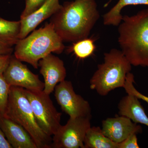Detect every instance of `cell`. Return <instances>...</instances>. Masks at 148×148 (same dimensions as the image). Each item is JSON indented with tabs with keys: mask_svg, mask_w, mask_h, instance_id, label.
Returning a JSON list of instances; mask_svg holds the SVG:
<instances>
[{
	"mask_svg": "<svg viewBox=\"0 0 148 148\" xmlns=\"http://www.w3.org/2000/svg\"><path fill=\"white\" fill-rule=\"evenodd\" d=\"M135 83L134 75L130 72L127 74L126 77V81L124 87L125 91L127 93H132L140 100H143L148 104V96L143 95L136 89L134 86Z\"/></svg>",
	"mask_w": 148,
	"mask_h": 148,
	"instance_id": "cell-20",
	"label": "cell"
},
{
	"mask_svg": "<svg viewBox=\"0 0 148 148\" xmlns=\"http://www.w3.org/2000/svg\"><path fill=\"white\" fill-rule=\"evenodd\" d=\"M104 62L99 64L90 80V88L106 96L118 88H124L132 65L121 50L112 49L104 54Z\"/></svg>",
	"mask_w": 148,
	"mask_h": 148,
	"instance_id": "cell-4",
	"label": "cell"
},
{
	"mask_svg": "<svg viewBox=\"0 0 148 148\" xmlns=\"http://www.w3.org/2000/svg\"><path fill=\"white\" fill-rule=\"evenodd\" d=\"M119 148H139L137 134L130 135L125 140L118 144Z\"/></svg>",
	"mask_w": 148,
	"mask_h": 148,
	"instance_id": "cell-22",
	"label": "cell"
},
{
	"mask_svg": "<svg viewBox=\"0 0 148 148\" xmlns=\"http://www.w3.org/2000/svg\"><path fill=\"white\" fill-rule=\"evenodd\" d=\"M63 42L53 25L47 23L44 27L18 40L15 45L14 55L19 61L38 69L39 61L44 57L50 53L60 54L63 52L65 48Z\"/></svg>",
	"mask_w": 148,
	"mask_h": 148,
	"instance_id": "cell-3",
	"label": "cell"
},
{
	"mask_svg": "<svg viewBox=\"0 0 148 148\" xmlns=\"http://www.w3.org/2000/svg\"><path fill=\"white\" fill-rule=\"evenodd\" d=\"M54 96L62 111L70 118L91 117L90 104L76 93L71 82L65 80L58 84L54 89Z\"/></svg>",
	"mask_w": 148,
	"mask_h": 148,
	"instance_id": "cell-8",
	"label": "cell"
},
{
	"mask_svg": "<svg viewBox=\"0 0 148 148\" xmlns=\"http://www.w3.org/2000/svg\"><path fill=\"white\" fill-rule=\"evenodd\" d=\"M3 116L24 127L34 141L38 148H52V138L46 134L37 123L24 88L11 86L8 103Z\"/></svg>",
	"mask_w": 148,
	"mask_h": 148,
	"instance_id": "cell-5",
	"label": "cell"
},
{
	"mask_svg": "<svg viewBox=\"0 0 148 148\" xmlns=\"http://www.w3.org/2000/svg\"><path fill=\"white\" fill-rule=\"evenodd\" d=\"M20 20L10 21L0 17V41L13 47L19 39L21 30Z\"/></svg>",
	"mask_w": 148,
	"mask_h": 148,
	"instance_id": "cell-17",
	"label": "cell"
},
{
	"mask_svg": "<svg viewBox=\"0 0 148 148\" xmlns=\"http://www.w3.org/2000/svg\"><path fill=\"white\" fill-rule=\"evenodd\" d=\"M0 148H12L0 127Z\"/></svg>",
	"mask_w": 148,
	"mask_h": 148,
	"instance_id": "cell-25",
	"label": "cell"
},
{
	"mask_svg": "<svg viewBox=\"0 0 148 148\" xmlns=\"http://www.w3.org/2000/svg\"><path fill=\"white\" fill-rule=\"evenodd\" d=\"M122 98L118 104L119 114L128 118L135 123L148 127V116L139 98L131 93Z\"/></svg>",
	"mask_w": 148,
	"mask_h": 148,
	"instance_id": "cell-14",
	"label": "cell"
},
{
	"mask_svg": "<svg viewBox=\"0 0 148 148\" xmlns=\"http://www.w3.org/2000/svg\"><path fill=\"white\" fill-rule=\"evenodd\" d=\"M45 1L46 0H25V8L21 14L20 18H24L33 13L39 8Z\"/></svg>",
	"mask_w": 148,
	"mask_h": 148,
	"instance_id": "cell-21",
	"label": "cell"
},
{
	"mask_svg": "<svg viewBox=\"0 0 148 148\" xmlns=\"http://www.w3.org/2000/svg\"><path fill=\"white\" fill-rule=\"evenodd\" d=\"M12 55H0V75H3L10 61Z\"/></svg>",
	"mask_w": 148,
	"mask_h": 148,
	"instance_id": "cell-23",
	"label": "cell"
},
{
	"mask_svg": "<svg viewBox=\"0 0 148 148\" xmlns=\"http://www.w3.org/2000/svg\"><path fill=\"white\" fill-rule=\"evenodd\" d=\"M60 0H46L39 8L26 17L20 18L21 27L19 39L24 38L35 30L42 22L56 13L62 5Z\"/></svg>",
	"mask_w": 148,
	"mask_h": 148,
	"instance_id": "cell-12",
	"label": "cell"
},
{
	"mask_svg": "<svg viewBox=\"0 0 148 148\" xmlns=\"http://www.w3.org/2000/svg\"><path fill=\"white\" fill-rule=\"evenodd\" d=\"M95 49L94 40L87 38L73 42L69 50L73 52L78 58L83 59L92 55Z\"/></svg>",
	"mask_w": 148,
	"mask_h": 148,
	"instance_id": "cell-18",
	"label": "cell"
},
{
	"mask_svg": "<svg viewBox=\"0 0 148 148\" xmlns=\"http://www.w3.org/2000/svg\"><path fill=\"white\" fill-rule=\"evenodd\" d=\"M84 148H119L118 144L106 137L100 127H90L84 140Z\"/></svg>",
	"mask_w": 148,
	"mask_h": 148,
	"instance_id": "cell-16",
	"label": "cell"
},
{
	"mask_svg": "<svg viewBox=\"0 0 148 148\" xmlns=\"http://www.w3.org/2000/svg\"><path fill=\"white\" fill-rule=\"evenodd\" d=\"M11 86L7 82L3 75H0V115L3 116L5 112Z\"/></svg>",
	"mask_w": 148,
	"mask_h": 148,
	"instance_id": "cell-19",
	"label": "cell"
},
{
	"mask_svg": "<svg viewBox=\"0 0 148 148\" xmlns=\"http://www.w3.org/2000/svg\"><path fill=\"white\" fill-rule=\"evenodd\" d=\"M38 66L40 68V73L44 79L43 91L50 95L56 86L66 79V70L64 61L51 53L40 60Z\"/></svg>",
	"mask_w": 148,
	"mask_h": 148,
	"instance_id": "cell-11",
	"label": "cell"
},
{
	"mask_svg": "<svg viewBox=\"0 0 148 148\" xmlns=\"http://www.w3.org/2000/svg\"><path fill=\"white\" fill-rule=\"evenodd\" d=\"M145 5L148 6V0H119L113 7L103 16L106 26H118L122 21V10L128 5Z\"/></svg>",
	"mask_w": 148,
	"mask_h": 148,
	"instance_id": "cell-15",
	"label": "cell"
},
{
	"mask_svg": "<svg viewBox=\"0 0 148 148\" xmlns=\"http://www.w3.org/2000/svg\"><path fill=\"white\" fill-rule=\"evenodd\" d=\"M3 75L10 86L32 90L44 89V82L40 79L38 75L32 73L14 55H12L9 64Z\"/></svg>",
	"mask_w": 148,
	"mask_h": 148,
	"instance_id": "cell-9",
	"label": "cell"
},
{
	"mask_svg": "<svg viewBox=\"0 0 148 148\" xmlns=\"http://www.w3.org/2000/svg\"><path fill=\"white\" fill-rule=\"evenodd\" d=\"M101 129L106 137L117 144L121 143L132 134L137 135L143 132L141 125L122 116L104 120Z\"/></svg>",
	"mask_w": 148,
	"mask_h": 148,
	"instance_id": "cell-10",
	"label": "cell"
},
{
	"mask_svg": "<svg viewBox=\"0 0 148 148\" xmlns=\"http://www.w3.org/2000/svg\"><path fill=\"white\" fill-rule=\"evenodd\" d=\"M24 90L40 128L48 136H53L61 126L62 113L57 110L49 95L43 90Z\"/></svg>",
	"mask_w": 148,
	"mask_h": 148,
	"instance_id": "cell-6",
	"label": "cell"
},
{
	"mask_svg": "<svg viewBox=\"0 0 148 148\" xmlns=\"http://www.w3.org/2000/svg\"><path fill=\"white\" fill-rule=\"evenodd\" d=\"M121 51L132 66L148 67V9L125 15L118 26Z\"/></svg>",
	"mask_w": 148,
	"mask_h": 148,
	"instance_id": "cell-2",
	"label": "cell"
},
{
	"mask_svg": "<svg viewBox=\"0 0 148 148\" xmlns=\"http://www.w3.org/2000/svg\"><path fill=\"white\" fill-rule=\"evenodd\" d=\"M90 117L70 118L52 138L51 147L84 148V140L90 125Z\"/></svg>",
	"mask_w": 148,
	"mask_h": 148,
	"instance_id": "cell-7",
	"label": "cell"
},
{
	"mask_svg": "<svg viewBox=\"0 0 148 148\" xmlns=\"http://www.w3.org/2000/svg\"><path fill=\"white\" fill-rule=\"evenodd\" d=\"M13 50L12 47L0 41V55H12Z\"/></svg>",
	"mask_w": 148,
	"mask_h": 148,
	"instance_id": "cell-24",
	"label": "cell"
},
{
	"mask_svg": "<svg viewBox=\"0 0 148 148\" xmlns=\"http://www.w3.org/2000/svg\"><path fill=\"white\" fill-rule=\"evenodd\" d=\"M0 127L13 148H38L29 133L21 125L0 115Z\"/></svg>",
	"mask_w": 148,
	"mask_h": 148,
	"instance_id": "cell-13",
	"label": "cell"
},
{
	"mask_svg": "<svg viewBox=\"0 0 148 148\" xmlns=\"http://www.w3.org/2000/svg\"><path fill=\"white\" fill-rule=\"evenodd\" d=\"M51 17L62 40L74 42L88 38L100 14L95 0H74L65 2Z\"/></svg>",
	"mask_w": 148,
	"mask_h": 148,
	"instance_id": "cell-1",
	"label": "cell"
}]
</instances>
